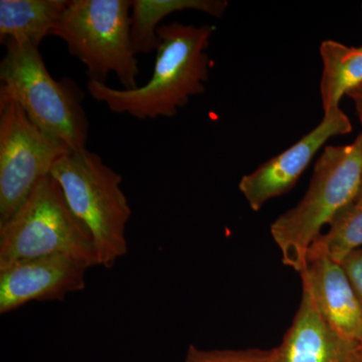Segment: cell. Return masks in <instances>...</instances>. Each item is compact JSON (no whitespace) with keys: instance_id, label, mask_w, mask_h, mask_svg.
<instances>
[{"instance_id":"cell-1","label":"cell","mask_w":362,"mask_h":362,"mask_svg":"<svg viewBox=\"0 0 362 362\" xmlns=\"http://www.w3.org/2000/svg\"><path fill=\"white\" fill-rule=\"evenodd\" d=\"M211 25L159 26L156 64L149 82L132 90L115 89L90 81V96L116 114H127L139 120L171 118L177 115L192 97L204 94L209 78Z\"/></svg>"},{"instance_id":"cell-2","label":"cell","mask_w":362,"mask_h":362,"mask_svg":"<svg viewBox=\"0 0 362 362\" xmlns=\"http://www.w3.org/2000/svg\"><path fill=\"white\" fill-rule=\"evenodd\" d=\"M362 187V132L351 144L327 146L314 166L310 185L299 204L271 226L283 263L298 273L325 226L356 202Z\"/></svg>"},{"instance_id":"cell-3","label":"cell","mask_w":362,"mask_h":362,"mask_svg":"<svg viewBox=\"0 0 362 362\" xmlns=\"http://www.w3.org/2000/svg\"><path fill=\"white\" fill-rule=\"evenodd\" d=\"M0 63V101H13L40 130L71 151L87 149L89 121L82 90L71 80L57 81L47 71L39 47L6 40Z\"/></svg>"},{"instance_id":"cell-4","label":"cell","mask_w":362,"mask_h":362,"mask_svg":"<svg viewBox=\"0 0 362 362\" xmlns=\"http://www.w3.org/2000/svg\"><path fill=\"white\" fill-rule=\"evenodd\" d=\"M69 209L89 233L98 266L112 268L128 252L131 207L122 176L88 149L71 151L52 169Z\"/></svg>"},{"instance_id":"cell-5","label":"cell","mask_w":362,"mask_h":362,"mask_svg":"<svg viewBox=\"0 0 362 362\" xmlns=\"http://www.w3.org/2000/svg\"><path fill=\"white\" fill-rule=\"evenodd\" d=\"M130 0H70L52 35L65 42L87 68L90 81L110 74L126 90L138 87V59L131 40Z\"/></svg>"},{"instance_id":"cell-6","label":"cell","mask_w":362,"mask_h":362,"mask_svg":"<svg viewBox=\"0 0 362 362\" xmlns=\"http://www.w3.org/2000/svg\"><path fill=\"white\" fill-rule=\"evenodd\" d=\"M54 255L98 266L89 233L69 209L58 182L49 175L37 183L18 213L0 226V270Z\"/></svg>"},{"instance_id":"cell-7","label":"cell","mask_w":362,"mask_h":362,"mask_svg":"<svg viewBox=\"0 0 362 362\" xmlns=\"http://www.w3.org/2000/svg\"><path fill=\"white\" fill-rule=\"evenodd\" d=\"M71 150L40 130L13 101H0V226Z\"/></svg>"},{"instance_id":"cell-8","label":"cell","mask_w":362,"mask_h":362,"mask_svg":"<svg viewBox=\"0 0 362 362\" xmlns=\"http://www.w3.org/2000/svg\"><path fill=\"white\" fill-rule=\"evenodd\" d=\"M351 131L349 116L341 109L324 114L322 121L299 141L243 176L239 188L250 207L258 211L271 199L287 194L328 140Z\"/></svg>"},{"instance_id":"cell-9","label":"cell","mask_w":362,"mask_h":362,"mask_svg":"<svg viewBox=\"0 0 362 362\" xmlns=\"http://www.w3.org/2000/svg\"><path fill=\"white\" fill-rule=\"evenodd\" d=\"M85 262L65 255L26 259L0 270V314L33 301H62L86 288Z\"/></svg>"},{"instance_id":"cell-10","label":"cell","mask_w":362,"mask_h":362,"mask_svg":"<svg viewBox=\"0 0 362 362\" xmlns=\"http://www.w3.org/2000/svg\"><path fill=\"white\" fill-rule=\"evenodd\" d=\"M300 275L302 289L311 295L326 322L343 337L362 344V300L341 264L310 247Z\"/></svg>"},{"instance_id":"cell-11","label":"cell","mask_w":362,"mask_h":362,"mask_svg":"<svg viewBox=\"0 0 362 362\" xmlns=\"http://www.w3.org/2000/svg\"><path fill=\"white\" fill-rule=\"evenodd\" d=\"M359 344L343 337L317 310L311 295L302 299L283 341L270 350V362H354Z\"/></svg>"},{"instance_id":"cell-12","label":"cell","mask_w":362,"mask_h":362,"mask_svg":"<svg viewBox=\"0 0 362 362\" xmlns=\"http://www.w3.org/2000/svg\"><path fill=\"white\" fill-rule=\"evenodd\" d=\"M70 0H1L0 42L14 40L39 47L52 35Z\"/></svg>"},{"instance_id":"cell-13","label":"cell","mask_w":362,"mask_h":362,"mask_svg":"<svg viewBox=\"0 0 362 362\" xmlns=\"http://www.w3.org/2000/svg\"><path fill=\"white\" fill-rule=\"evenodd\" d=\"M226 0H133L131 40L136 54L156 51L159 23L177 11H194L221 18L228 8Z\"/></svg>"},{"instance_id":"cell-14","label":"cell","mask_w":362,"mask_h":362,"mask_svg":"<svg viewBox=\"0 0 362 362\" xmlns=\"http://www.w3.org/2000/svg\"><path fill=\"white\" fill-rule=\"evenodd\" d=\"M323 71L320 82L324 114L340 108L343 96L362 84V47L325 40L320 45Z\"/></svg>"},{"instance_id":"cell-15","label":"cell","mask_w":362,"mask_h":362,"mask_svg":"<svg viewBox=\"0 0 362 362\" xmlns=\"http://www.w3.org/2000/svg\"><path fill=\"white\" fill-rule=\"evenodd\" d=\"M311 247L339 263L349 252L362 247V202H354L340 211L327 232L321 233Z\"/></svg>"},{"instance_id":"cell-16","label":"cell","mask_w":362,"mask_h":362,"mask_svg":"<svg viewBox=\"0 0 362 362\" xmlns=\"http://www.w3.org/2000/svg\"><path fill=\"white\" fill-rule=\"evenodd\" d=\"M182 362H270V350H206L192 344Z\"/></svg>"},{"instance_id":"cell-17","label":"cell","mask_w":362,"mask_h":362,"mask_svg":"<svg viewBox=\"0 0 362 362\" xmlns=\"http://www.w3.org/2000/svg\"><path fill=\"white\" fill-rule=\"evenodd\" d=\"M340 264L362 300V247L349 252Z\"/></svg>"},{"instance_id":"cell-18","label":"cell","mask_w":362,"mask_h":362,"mask_svg":"<svg viewBox=\"0 0 362 362\" xmlns=\"http://www.w3.org/2000/svg\"><path fill=\"white\" fill-rule=\"evenodd\" d=\"M347 96L350 99L354 100V104H356L357 114L358 117H362V84L356 87V89L350 90Z\"/></svg>"},{"instance_id":"cell-19","label":"cell","mask_w":362,"mask_h":362,"mask_svg":"<svg viewBox=\"0 0 362 362\" xmlns=\"http://www.w3.org/2000/svg\"><path fill=\"white\" fill-rule=\"evenodd\" d=\"M354 362H362V345L359 347L358 351L356 352Z\"/></svg>"},{"instance_id":"cell-20","label":"cell","mask_w":362,"mask_h":362,"mask_svg":"<svg viewBox=\"0 0 362 362\" xmlns=\"http://www.w3.org/2000/svg\"><path fill=\"white\" fill-rule=\"evenodd\" d=\"M359 121H361V127H362V117H358ZM356 202H362V187L361 189V192H359L358 197H357Z\"/></svg>"}]
</instances>
